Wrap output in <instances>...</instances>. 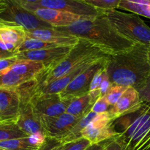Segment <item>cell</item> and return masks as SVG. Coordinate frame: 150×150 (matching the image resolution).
I'll list each match as a JSON object with an SVG mask.
<instances>
[{
  "label": "cell",
  "mask_w": 150,
  "mask_h": 150,
  "mask_svg": "<svg viewBox=\"0 0 150 150\" xmlns=\"http://www.w3.org/2000/svg\"><path fill=\"white\" fill-rule=\"evenodd\" d=\"M55 29L86 40L109 56L130 51L137 44L121 35L103 13L96 17L83 18L73 24Z\"/></svg>",
  "instance_id": "6da1fadb"
},
{
  "label": "cell",
  "mask_w": 150,
  "mask_h": 150,
  "mask_svg": "<svg viewBox=\"0 0 150 150\" xmlns=\"http://www.w3.org/2000/svg\"><path fill=\"white\" fill-rule=\"evenodd\" d=\"M149 47L137 43L130 51L110 56L106 71L111 84L133 87L139 92L150 75Z\"/></svg>",
  "instance_id": "7a4b0ae2"
},
{
  "label": "cell",
  "mask_w": 150,
  "mask_h": 150,
  "mask_svg": "<svg viewBox=\"0 0 150 150\" xmlns=\"http://www.w3.org/2000/svg\"><path fill=\"white\" fill-rule=\"evenodd\" d=\"M113 125L125 150L150 149V104L142 102L135 111L114 120Z\"/></svg>",
  "instance_id": "3957f363"
},
{
  "label": "cell",
  "mask_w": 150,
  "mask_h": 150,
  "mask_svg": "<svg viewBox=\"0 0 150 150\" xmlns=\"http://www.w3.org/2000/svg\"><path fill=\"white\" fill-rule=\"evenodd\" d=\"M109 55L89 41L79 39L76 45L72 48L69 54L54 67L45 69L35 79H34L36 89H40L51 82L65 76L68 73L85 62L94 58L106 57Z\"/></svg>",
  "instance_id": "277c9868"
},
{
  "label": "cell",
  "mask_w": 150,
  "mask_h": 150,
  "mask_svg": "<svg viewBox=\"0 0 150 150\" xmlns=\"http://www.w3.org/2000/svg\"><path fill=\"white\" fill-rule=\"evenodd\" d=\"M103 14L121 35L136 43L150 46V27L136 13L117 10H104Z\"/></svg>",
  "instance_id": "5b68a950"
},
{
  "label": "cell",
  "mask_w": 150,
  "mask_h": 150,
  "mask_svg": "<svg viewBox=\"0 0 150 150\" xmlns=\"http://www.w3.org/2000/svg\"><path fill=\"white\" fill-rule=\"evenodd\" d=\"M33 80L23 83L22 86L29 93V100L36 114L39 117H57L66 113L71 100H63L59 94L35 91Z\"/></svg>",
  "instance_id": "8992f818"
},
{
  "label": "cell",
  "mask_w": 150,
  "mask_h": 150,
  "mask_svg": "<svg viewBox=\"0 0 150 150\" xmlns=\"http://www.w3.org/2000/svg\"><path fill=\"white\" fill-rule=\"evenodd\" d=\"M20 95V114L16 122L19 128L28 136L46 138L40 118L36 114L29 100V93L21 86L16 89Z\"/></svg>",
  "instance_id": "52a82bcc"
},
{
  "label": "cell",
  "mask_w": 150,
  "mask_h": 150,
  "mask_svg": "<svg viewBox=\"0 0 150 150\" xmlns=\"http://www.w3.org/2000/svg\"><path fill=\"white\" fill-rule=\"evenodd\" d=\"M20 5L29 11L35 8L45 7L67 12L83 18L96 17L104 12L89 5L83 0H40L37 3L21 4Z\"/></svg>",
  "instance_id": "ba28073f"
},
{
  "label": "cell",
  "mask_w": 150,
  "mask_h": 150,
  "mask_svg": "<svg viewBox=\"0 0 150 150\" xmlns=\"http://www.w3.org/2000/svg\"><path fill=\"white\" fill-rule=\"evenodd\" d=\"M6 1L7 4V8L0 14V18L2 20L16 23L21 26L26 31L54 28L49 23L38 18L33 13L23 8L15 0Z\"/></svg>",
  "instance_id": "9c48e42d"
},
{
  "label": "cell",
  "mask_w": 150,
  "mask_h": 150,
  "mask_svg": "<svg viewBox=\"0 0 150 150\" xmlns=\"http://www.w3.org/2000/svg\"><path fill=\"white\" fill-rule=\"evenodd\" d=\"M108 57L101 58L95 62L83 73L73 79L62 92H60V97L63 100H72L89 93L94 76L100 69L106 64Z\"/></svg>",
  "instance_id": "30bf717a"
},
{
  "label": "cell",
  "mask_w": 150,
  "mask_h": 150,
  "mask_svg": "<svg viewBox=\"0 0 150 150\" xmlns=\"http://www.w3.org/2000/svg\"><path fill=\"white\" fill-rule=\"evenodd\" d=\"M114 121L108 112L98 114L82 131L81 136L88 139L92 144L114 139L117 136L113 125Z\"/></svg>",
  "instance_id": "8fae6325"
},
{
  "label": "cell",
  "mask_w": 150,
  "mask_h": 150,
  "mask_svg": "<svg viewBox=\"0 0 150 150\" xmlns=\"http://www.w3.org/2000/svg\"><path fill=\"white\" fill-rule=\"evenodd\" d=\"M73 47L56 46L37 51H24L16 54L19 60H32L40 62L46 69H51L57 66L70 51Z\"/></svg>",
  "instance_id": "7c38bea8"
},
{
  "label": "cell",
  "mask_w": 150,
  "mask_h": 150,
  "mask_svg": "<svg viewBox=\"0 0 150 150\" xmlns=\"http://www.w3.org/2000/svg\"><path fill=\"white\" fill-rule=\"evenodd\" d=\"M40 118L47 137L56 139L60 142L81 119L67 113L57 117H40Z\"/></svg>",
  "instance_id": "4fadbf2b"
},
{
  "label": "cell",
  "mask_w": 150,
  "mask_h": 150,
  "mask_svg": "<svg viewBox=\"0 0 150 150\" xmlns=\"http://www.w3.org/2000/svg\"><path fill=\"white\" fill-rule=\"evenodd\" d=\"M20 104L17 89H0V124H16L20 114Z\"/></svg>",
  "instance_id": "5bb4252c"
},
{
  "label": "cell",
  "mask_w": 150,
  "mask_h": 150,
  "mask_svg": "<svg viewBox=\"0 0 150 150\" xmlns=\"http://www.w3.org/2000/svg\"><path fill=\"white\" fill-rule=\"evenodd\" d=\"M26 37V30L21 26L0 18V48L1 50L14 52Z\"/></svg>",
  "instance_id": "9a60e30c"
},
{
  "label": "cell",
  "mask_w": 150,
  "mask_h": 150,
  "mask_svg": "<svg viewBox=\"0 0 150 150\" xmlns=\"http://www.w3.org/2000/svg\"><path fill=\"white\" fill-rule=\"evenodd\" d=\"M26 34L29 38H36L60 46L73 47L79 41V38L74 35L61 32L55 28H45L26 31Z\"/></svg>",
  "instance_id": "2e32d148"
},
{
  "label": "cell",
  "mask_w": 150,
  "mask_h": 150,
  "mask_svg": "<svg viewBox=\"0 0 150 150\" xmlns=\"http://www.w3.org/2000/svg\"><path fill=\"white\" fill-rule=\"evenodd\" d=\"M38 18L49 23L52 27L59 28L74 23L83 17L67 12L45 7H39L29 10Z\"/></svg>",
  "instance_id": "e0dca14e"
},
{
  "label": "cell",
  "mask_w": 150,
  "mask_h": 150,
  "mask_svg": "<svg viewBox=\"0 0 150 150\" xmlns=\"http://www.w3.org/2000/svg\"><path fill=\"white\" fill-rule=\"evenodd\" d=\"M142 103L139 92L133 87H127L117 103L108 111L113 120L129 114L139 108Z\"/></svg>",
  "instance_id": "ac0fdd59"
},
{
  "label": "cell",
  "mask_w": 150,
  "mask_h": 150,
  "mask_svg": "<svg viewBox=\"0 0 150 150\" xmlns=\"http://www.w3.org/2000/svg\"><path fill=\"white\" fill-rule=\"evenodd\" d=\"M101 58H105V57L94 58V59H92L85 62L84 63L80 64V65L78 66L77 67L73 69L72 71H70V73L66 74L65 76H62V77L59 78V79L51 82L50 83L45 85V86L40 88V89H36L35 86V82H34V89H35V91H38V92H44V93L59 94L60 92H62V91L64 90V89H65L69 84H70V83H71V81L73 80V79H76L78 76H79L81 73H83V72L85 70H86L89 66L92 65L95 62H96L97 60L100 59Z\"/></svg>",
  "instance_id": "d6986e66"
},
{
  "label": "cell",
  "mask_w": 150,
  "mask_h": 150,
  "mask_svg": "<svg viewBox=\"0 0 150 150\" xmlns=\"http://www.w3.org/2000/svg\"><path fill=\"white\" fill-rule=\"evenodd\" d=\"M46 138L29 136L22 139H11L0 142V148L7 150H39Z\"/></svg>",
  "instance_id": "ffe728a7"
},
{
  "label": "cell",
  "mask_w": 150,
  "mask_h": 150,
  "mask_svg": "<svg viewBox=\"0 0 150 150\" xmlns=\"http://www.w3.org/2000/svg\"><path fill=\"white\" fill-rule=\"evenodd\" d=\"M42 62L32 60H19L10 67V70L19 76L33 80L45 70Z\"/></svg>",
  "instance_id": "44dd1931"
},
{
  "label": "cell",
  "mask_w": 150,
  "mask_h": 150,
  "mask_svg": "<svg viewBox=\"0 0 150 150\" xmlns=\"http://www.w3.org/2000/svg\"><path fill=\"white\" fill-rule=\"evenodd\" d=\"M93 105L94 103L88 93L72 99L66 110V113L78 118H83L92 111Z\"/></svg>",
  "instance_id": "7402d4cb"
},
{
  "label": "cell",
  "mask_w": 150,
  "mask_h": 150,
  "mask_svg": "<svg viewBox=\"0 0 150 150\" xmlns=\"http://www.w3.org/2000/svg\"><path fill=\"white\" fill-rule=\"evenodd\" d=\"M31 79L16 74L10 68L0 73V89H16Z\"/></svg>",
  "instance_id": "603a6c76"
},
{
  "label": "cell",
  "mask_w": 150,
  "mask_h": 150,
  "mask_svg": "<svg viewBox=\"0 0 150 150\" xmlns=\"http://www.w3.org/2000/svg\"><path fill=\"white\" fill-rule=\"evenodd\" d=\"M120 8L150 18V0H121Z\"/></svg>",
  "instance_id": "cb8c5ba5"
},
{
  "label": "cell",
  "mask_w": 150,
  "mask_h": 150,
  "mask_svg": "<svg viewBox=\"0 0 150 150\" xmlns=\"http://www.w3.org/2000/svg\"><path fill=\"white\" fill-rule=\"evenodd\" d=\"M98 114H96V113L91 111L87 115H86L83 118L81 119L75 125L74 127L70 130V132L66 135L65 137L63 138L62 140L61 141V143L62 144H64L68 143V142H73V141H75L76 139H79L80 138H81L82 131L98 116Z\"/></svg>",
  "instance_id": "d4e9b609"
},
{
  "label": "cell",
  "mask_w": 150,
  "mask_h": 150,
  "mask_svg": "<svg viewBox=\"0 0 150 150\" xmlns=\"http://www.w3.org/2000/svg\"><path fill=\"white\" fill-rule=\"evenodd\" d=\"M56 46H60V45H57L55 44L45 42V41L41 40L29 38V37L26 36L23 42L15 50L14 53L16 54L21 52H24V51H37V50L44 49V48Z\"/></svg>",
  "instance_id": "484cf974"
},
{
  "label": "cell",
  "mask_w": 150,
  "mask_h": 150,
  "mask_svg": "<svg viewBox=\"0 0 150 150\" xmlns=\"http://www.w3.org/2000/svg\"><path fill=\"white\" fill-rule=\"evenodd\" d=\"M28 136L16 124H0V142Z\"/></svg>",
  "instance_id": "4316f807"
},
{
  "label": "cell",
  "mask_w": 150,
  "mask_h": 150,
  "mask_svg": "<svg viewBox=\"0 0 150 150\" xmlns=\"http://www.w3.org/2000/svg\"><path fill=\"white\" fill-rule=\"evenodd\" d=\"M106 75V64H105L102 68H100L97 72V73L94 76L93 79H92V81L91 83L90 89H89V95L94 104L101 97L100 86L102 84L103 81L105 79Z\"/></svg>",
  "instance_id": "83f0119b"
},
{
  "label": "cell",
  "mask_w": 150,
  "mask_h": 150,
  "mask_svg": "<svg viewBox=\"0 0 150 150\" xmlns=\"http://www.w3.org/2000/svg\"><path fill=\"white\" fill-rule=\"evenodd\" d=\"M89 5L100 10H117L120 8L121 0H83Z\"/></svg>",
  "instance_id": "f1b7e54d"
},
{
  "label": "cell",
  "mask_w": 150,
  "mask_h": 150,
  "mask_svg": "<svg viewBox=\"0 0 150 150\" xmlns=\"http://www.w3.org/2000/svg\"><path fill=\"white\" fill-rule=\"evenodd\" d=\"M127 87L125 86H120V85H115L112 84L111 85V88L108 90V93L105 95V98H106L107 102L111 106L115 105L117 103V101L120 100L121 98L122 95L124 94L125 90L127 89Z\"/></svg>",
  "instance_id": "f546056e"
},
{
  "label": "cell",
  "mask_w": 150,
  "mask_h": 150,
  "mask_svg": "<svg viewBox=\"0 0 150 150\" xmlns=\"http://www.w3.org/2000/svg\"><path fill=\"white\" fill-rule=\"evenodd\" d=\"M90 145L92 144L88 139L81 137L73 142L64 144L60 150H85Z\"/></svg>",
  "instance_id": "4dcf8cb0"
},
{
  "label": "cell",
  "mask_w": 150,
  "mask_h": 150,
  "mask_svg": "<svg viewBox=\"0 0 150 150\" xmlns=\"http://www.w3.org/2000/svg\"><path fill=\"white\" fill-rule=\"evenodd\" d=\"M111 105L107 102L105 96H102L95 103L92 108V111L96 114H103L108 112L111 108Z\"/></svg>",
  "instance_id": "1f68e13d"
},
{
  "label": "cell",
  "mask_w": 150,
  "mask_h": 150,
  "mask_svg": "<svg viewBox=\"0 0 150 150\" xmlns=\"http://www.w3.org/2000/svg\"><path fill=\"white\" fill-rule=\"evenodd\" d=\"M62 145V144L57 139L46 137L45 142L39 150H60Z\"/></svg>",
  "instance_id": "d6a6232c"
},
{
  "label": "cell",
  "mask_w": 150,
  "mask_h": 150,
  "mask_svg": "<svg viewBox=\"0 0 150 150\" xmlns=\"http://www.w3.org/2000/svg\"><path fill=\"white\" fill-rule=\"evenodd\" d=\"M139 92L141 100L150 104V75L144 87Z\"/></svg>",
  "instance_id": "836d02e7"
},
{
  "label": "cell",
  "mask_w": 150,
  "mask_h": 150,
  "mask_svg": "<svg viewBox=\"0 0 150 150\" xmlns=\"http://www.w3.org/2000/svg\"><path fill=\"white\" fill-rule=\"evenodd\" d=\"M103 150H125V148L121 141L117 136L110 140Z\"/></svg>",
  "instance_id": "e575fe53"
},
{
  "label": "cell",
  "mask_w": 150,
  "mask_h": 150,
  "mask_svg": "<svg viewBox=\"0 0 150 150\" xmlns=\"http://www.w3.org/2000/svg\"><path fill=\"white\" fill-rule=\"evenodd\" d=\"M18 61V58L16 56L9 57L6 59H0V73L10 68L12 65L15 64Z\"/></svg>",
  "instance_id": "d590c367"
},
{
  "label": "cell",
  "mask_w": 150,
  "mask_h": 150,
  "mask_svg": "<svg viewBox=\"0 0 150 150\" xmlns=\"http://www.w3.org/2000/svg\"><path fill=\"white\" fill-rule=\"evenodd\" d=\"M111 83L109 80V78H108V74L105 76V79H103L102 82V84L100 86V95L101 97L105 96L107 93H108V90L110 89L111 86Z\"/></svg>",
  "instance_id": "8d00e7d4"
},
{
  "label": "cell",
  "mask_w": 150,
  "mask_h": 150,
  "mask_svg": "<svg viewBox=\"0 0 150 150\" xmlns=\"http://www.w3.org/2000/svg\"><path fill=\"white\" fill-rule=\"evenodd\" d=\"M111 140V139H110ZM110 140L105 141V142H101L99 144H92L85 150H103L104 148L105 147L107 144H108V142H110Z\"/></svg>",
  "instance_id": "74e56055"
},
{
  "label": "cell",
  "mask_w": 150,
  "mask_h": 150,
  "mask_svg": "<svg viewBox=\"0 0 150 150\" xmlns=\"http://www.w3.org/2000/svg\"><path fill=\"white\" fill-rule=\"evenodd\" d=\"M16 56L13 51H4V50H0V59H6L9 58V57H12Z\"/></svg>",
  "instance_id": "f35d334b"
},
{
  "label": "cell",
  "mask_w": 150,
  "mask_h": 150,
  "mask_svg": "<svg viewBox=\"0 0 150 150\" xmlns=\"http://www.w3.org/2000/svg\"><path fill=\"white\" fill-rule=\"evenodd\" d=\"M16 2L21 4H33V3H37L40 0H15Z\"/></svg>",
  "instance_id": "ab89813d"
},
{
  "label": "cell",
  "mask_w": 150,
  "mask_h": 150,
  "mask_svg": "<svg viewBox=\"0 0 150 150\" xmlns=\"http://www.w3.org/2000/svg\"><path fill=\"white\" fill-rule=\"evenodd\" d=\"M148 55H149V60L150 62V46L149 47V50H148Z\"/></svg>",
  "instance_id": "60d3db41"
},
{
  "label": "cell",
  "mask_w": 150,
  "mask_h": 150,
  "mask_svg": "<svg viewBox=\"0 0 150 150\" xmlns=\"http://www.w3.org/2000/svg\"><path fill=\"white\" fill-rule=\"evenodd\" d=\"M0 150H7V149H2V148H0Z\"/></svg>",
  "instance_id": "b9f144b4"
},
{
  "label": "cell",
  "mask_w": 150,
  "mask_h": 150,
  "mask_svg": "<svg viewBox=\"0 0 150 150\" xmlns=\"http://www.w3.org/2000/svg\"><path fill=\"white\" fill-rule=\"evenodd\" d=\"M4 1V0H0V1Z\"/></svg>",
  "instance_id": "7bdbcfd3"
}]
</instances>
